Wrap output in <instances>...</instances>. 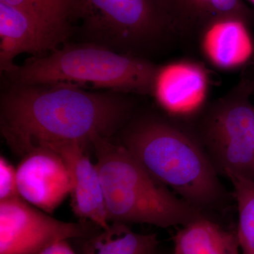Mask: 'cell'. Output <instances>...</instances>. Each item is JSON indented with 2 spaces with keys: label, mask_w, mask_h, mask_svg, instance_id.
Segmentation results:
<instances>
[{
  "label": "cell",
  "mask_w": 254,
  "mask_h": 254,
  "mask_svg": "<svg viewBox=\"0 0 254 254\" xmlns=\"http://www.w3.org/2000/svg\"><path fill=\"white\" fill-rule=\"evenodd\" d=\"M120 132L119 143L187 203L203 212L223 204L218 172L188 124L164 113H133Z\"/></svg>",
  "instance_id": "cell-2"
},
{
  "label": "cell",
  "mask_w": 254,
  "mask_h": 254,
  "mask_svg": "<svg viewBox=\"0 0 254 254\" xmlns=\"http://www.w3.org/2000/svg\"><path fill=\"white\" fill-rule=\"evenodd\" d=\"M21 156L16 168L20 196L36 208L53 213L71 191L67 165L58 153L36 145Z\"/></svg>",
  "instance_id": "cell-9"
},
{
  "label": "cell",
  "mask_w": 254,
  "mask_h": 254,
  "mask_svg": "<svg viewBox=\"0 0 254 254\" xmlns=\"http://www.w3.org/2000/svg\"><path fill=\"white\" fill-rule=\"evenodd\" d=\"M91 145L110 223L184 226L206 216L152 176L123 145L100 136Z\"/></svg>",
  "instance_id": "cell-3"
},
{
  "label": "cell",
  "mask_w": 254,
  "mask_h": 254,
  "mask_svg": "<svg viewBox=\"0 0 254 254\" xmlns=\"http://www.w3.org/2000/svg\"><path fill=\"white\" fill-rule=\"evenodd\" d=\"M155 254H156V253H155Z\"/></svg>",
  "instance_id": "cell-21"
},
{
  "label": "cell",
  "mask_w": 254,
  "mask_h": 254,
  "mask_svg": "<svg viewBox=\"0 0 254 254\" xmlns=\"http://www.w3.org/2000/svg\"><path fill=\"white\" fill-rule=\"evenodd\" d=\"M63 158L71 180V206L83 221L93 222L101 229L109 226L104 194L96 164L86 153V145L76 142L43 145Z\"/></svg>",
  "instance_id": "cell-10"
},
{
  "label": "cell",
  "mask_w": 254,
  "mask_h": 254,
  "mask_svg": "<svg viewBox=\"0 0 254 254\" xmlns=\"http://www.w3.org/2000/svg\"><path fill=\"white\" fill-rule=\"evenodd\" d=\"M248 1H250V2H252L254 5V0H248Z\"/></svg>",
  "instance_id": "cell-20"
},
{
  "label": "cell",
  "mask_w": 254,
  "mask_h": 254,
  "mask_svg": "<svg viewBox=\"0 0 254 254\" xmlns=\"http://www.w3.org/2000/svg\"><path fill=\"white\" fill-rule=\"evenodd\" d=\"M101 230L91 222H64L21 198L0 202V254H40L55 242L86 240Z\"/></svg>",
  "instance_id": "cell-7"
},
{
  "label": "cell",
  "mask_w": 254,
  "mask_h": 254,
  "mask_svg": "<svg viewBox=\"0 0 254 254\" xmlns=\"http://www.w3.org/2000/svg\"><path fill=\"white\" fill-rule=\"evenodd\" d=\"M182 43H195L200 30L216 18L235 16L254 24L243 0H162Z\"/></svg>",
  "instance_id": "cell-13"
},
{
  "label": "cell",
  "mask_w": 254,
  "mask_h": 254,
  "mask_svg": "<svg viewBox=\"0 0 254 254\" xmlns=\"http://www.w3.org/2000/svg\"><path fill=\"white\" fill-rule=\"evenodd\" d=\"M250 26L242 18L225 16L214 19L195 38L200 55L213 67L232 71L247 65L254 53Z\"/></svg>",
  "instance_id": "cell-11"
},
{
  "label": "cell",
  "mask_w": 254,
  "mask_h": 254,
  "mask_svg": "<svg viewBox=\"0 0 254 254\" xmlns=\"http://www.w3.org/2000/svg\"><path fill=\"white\" fill-rule=\"evenodd\" d=\"M159 64L91 42L65 43L49 54L32 57L5 76L10 83H66L127 94L151 95Z\"/></svg>",
  "instance_id": "cell-4"
},
{
  "label": "cell",
  "mask_w": 254,
  "mask_h": 254,
  "mask_svg": "<svg viewBox=\"0 0 254 254\" xmlns=\"http://www.w3.org/2000/svg\"><path fill=\"white\" fill-rule=\"evenodd\" d=\"M158 245L155 234L132 231L127 224L110 222L106 229L84 240L83 254H155Z\"/></svg>",
  "instance_id": "cell-16"
},
{
  "label": "cell",
  "mask_w": 254,
  "mask_h": 254,
  "mask_svg": "<svg viewBox=\"0 0 254 254\" xmlns=\"http://www.w3.org/2000/svg\"><path fill=\"white\" fill-rule=\"evenodd\" d=\"M21 10L60 45L72 34L80 16V0H0Z\"/></svg>",
  "instance_id": "cell-15"
},
{
  "label": "cell",
  "mask_w": 254,
  "mask_h": 254,
  "mask_svg": "<svg viewBox=\"0 0 254 254\" xmlns=\"http://www.w3.org/2000/svg\"><path fill=\"white\" fill-rule=\"evenodd\" d=\"M254 93V76L245 75L187 124L218 173L254 181V106L250 101Z\"/></svg>",
  "instance_id": "cell-6"
},
{
  "label": "cell",
  "mask_w": 254,
  "mask_h": 254,
  "mask_svg": "<svg viewBox=\"0 0 254 254\" xmlns=\"http://www.w3.org/2000/svg\"><path fill=\"white\" fill-rule=\"evenodd\" d=\"M61 45L41 25L21 10L0 1V69L9 73L18 65L14 60L22 53L41 57Z\"/></svg>",
  "instance_id": "cell-12"
},
{
  "label": "cell",
  "mask_w": 254,
  "mask_h": 254,
  "mask_svg": "<svg viewBox=\"0 0 254 254\" xmlns=\"http://www.w3.org/2000/svg\"><path fill=\"white\" fill-rule=\"evenodd\" d=\"M210 78L208 69L199 62L174 60L159 65L150 96L164 114L190 123L209 103Z\"/></svg>",
  "instance_id": "cell-8"
},
{
  "label": "cell",
  "mask_w": 254,
  "mask_h": 254,
  "mask_svg": "<svg viewBox=\"0 0 254 254\" xmlns=\"http://www.w3.org/2000/svg\"><path fill=\"white\" fill-rule=\"evenodd\" d=\"M1 96L3 136L22 155L36 145L110 138L135 110L131 94L92 92L66 83H10Z\"/></svg>",
  "instance_id": "cell-1"
},
{
  "label": "cell",
  "mask_w": 254,
  "mask_h": 254,
  "mask_svg": "<svg viewBox=\"0 0 254 254\" xmlns=\"http://www.w3.org/2000/svg\"><path fill=\"white\" fill-rule=\"evenodd\" d=\"M21 198L16 168L5 157H0V202Z\"/></svg>",
  "instance_id": "cell-18"
},
{
  "label": "cell",
  "mask_w": 254,
  "mask_h": 254,
  "mask_svg": "<svg viewBox=\"0 0 254 254\" xmlns=\"http://www.w3.org/2000/svg\"><path fill=\"white\" fill-rule=\"evenodd\" d=\"M78 22L86 41L145 59L182 43L162 0H80Z\"/></svg>",
  "instance_id": "cell-5"
},
{
  "label": "cell",
  "mask_w": 254,
  "mask_h": 254,
  "mask_svg": "<svg viewBox=\"0 0 254 254\" xmlns=\"http://www.w3.org/2000/svg\"><path fill=\"white\" fill-rule=\"evenodd\" d=\"M240 250L237 232L207 216L184 225L174 238L173 254H240Z\"/></svg>",
  "instance_id": "cell-14"
},
{
  "label": "cell",
  "mask_w": 254,
  "mask_h": 254,
  "mask_svg": "<svg viewBox=\"0 0 254 254\" xmlns=\"http://www.w3.org/2000/svg\"><path fill=\"white\" fill-rule=\"evenodd\" d=\"M40 254H76L70 247L67 240L55 242L42 251Z\"/></svg>",
  "instance_id": "cell-19"
},
{
  "label": "cell",
  "mask_w": 254,
  "mask_h": 254,
  "mask_svg": "<svg viewBox=\"0 0 254 254\" xmlns=\"http://www.w3.org/2000/svg\"><path fill=\"white\" fill-rule=\"evenodd\" d=\"M238 208L237 235L243 254H254V181L230 174Z\"/></svg>",
  "instance_id": "cell-17"
}]
</instances>
